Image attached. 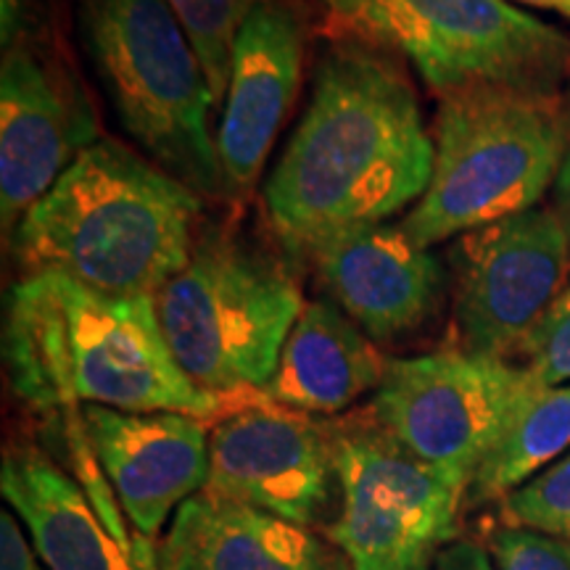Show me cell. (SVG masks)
<instances>
[{
	"label": "cell",
	"instance_id": "3957f363",
	"mask_svg": "<svg viewBox=\"0 0 570 570\" xmlns=\"http://www.w3.org/2000/svg\"><path fill=\"white\" fill-rule=\"evenodd\" d=\"M202 196L114 140L71 161L17 227L30 275H63L111 296H156L196 248Z\"/></svg>",
	"mask_w": 570,
	"mask_h": 570
},
{
	"label": "cell",
	"instance_id": "ffe728a7",
	"mask_svg": "<svg viewBox=\"0 0 570 570\" xmlns=\"http://www.w3.org/2000/svg\"><path fill=\"white\" fill-rule=\"evenodd\" d=\"M194 42L214 104L225 101L240 27L259 0H167Z\"/></svg>",
	"mask_w": 570,
	"mask_h": 570
},
{
	"label": "cell",
	"instance_id": "44dd1931",
	"mask_svg": "<svg viewBox=\"0 0 570 570\" xmlns=\"http://www.w3.org/2000/svg\"><path fill=\"white\" fill-rule=\"evenodd\" d=\"M504 525L570 541V452L499 502Z\"/></svg>",
	"mask_w": 570,
	"mask_h": 570
},
{
	"label": "cell",
	"instance_id": "30bf717a",
	"mask_svg": "<svg viewBox=\"0 0 570 570\" xmlns=\"http://www.w3.org/2000/svg\"><path fill=\"white\" fill-rule=\"evenodd\" d=\"M77 479L32 444L6 449L0 491L48 570H159L156 541L127 523L90 441H71Z\"/></svg>",
	"mask_w": 570,
	"mask_h": 570
},
{
	"label": "cell",
	"instance_id": "4fadbf2b",
	"mask_svg": "<svg viewBox=\"0 0 570 570\" xmlns=\"http://www.w3.org/2000/svg\"><path fill=\"white\" fill-rule=\"evenodd\" d=\"M88 98L30 46H11L0 69V217L19 227L71 161L96 142Z\"/></svg>",
	"mask_w": 570,
	"mask_h": 570
},
{
	"label": "cell",
	"instance_id": "7a4b0ae2",
	"mask_svg": "<svg viewBox=\"0 0 570 570\" xmlns=\"http://www.w3.org/2000/svg\"><path fill=\"white\" fill-rule=\"evenodd\" d=\"M11 383L40 412L98 404L214 417L225 399L177 365L154 296H111L63 275H27L6 306Z\"/></svg>",
	"mask_w": 570,
	"mask_h": 570
},
{
	"label": "cell",
	"instance_id": "8992f818",
	"mask_svg": "<svg viewBox=\"0 0 570 570\" xmlns=\"http://www.w3.org/2000/svg\"><path fill=\"white\" fill-rule=\"evenodd\" d=\"M82 35L119 122L164 173L225 196L209 80L167 0H82Z\"/></svg>",
	"mask_w": 570,
	"mask_h": 570
},
{
	"label": "cell",
	"instance_id": "277c9868",
	"mask_svg": "<svg viewBox=\"0 0 570 570\" xmlns=\"http://www.w3.org/2000/svg\"><path fill=\"white\" fill-rule=\"evenodd\" d=\"M570 146L560 92L465 88L441 96L433 175L402 227L431 248L544 198Z\"/></svg>",
	"mask_w": 570,
	"mask_h": 570
},
{
	"label": "cell",
	"instance_id": "d6986e66",
	"mask_svg": "<svg viewBox=\"0 0 570 570\" xmlns=\"http://www.w3.org/2000/svg\"><path fill=\"white\" fill-rule=\"evenodd\" d=\"M570 452V383L541 386L525 399L468 487L470 504L502 502L510 491Z\"/></svg>",
	"mask_w": 570,
	"mask_h": 570
},
{
	"label": "cell",
	"instance_id": "8fae6325",
	"mask_svg": "<svg viewBox=\"0 0 570 570\" xmlns=\"http://www.w3.org/2000/svg\"><path fill=\"white\" fill-rule=\"evenodd\" d=\"M417 30L412 56L439 96L465 88L560 92L570 38L508 0H399Z\"/></svg>",
	"mask_w": 570,
	"mask_h": 570
},
{
	"label": "cell",
	"instance_id": "2e32d148",
	"mask_svg": "<svg viewBox=\"0 0 570 570\" xmlns=\"http://www.w3.org/2000/svg\"><path fill=\"white\" fill-rule=\"evenodd\" d=\"M304 63V30L281 0H259L233 51L217 156L225 196H246L294 104Z\"/></svg>",
	"mask_w": 570,
	"mask_h": 570
},
{
	"label": "cell",
	"instance_id": "cb8c5ba5",
	"mask_svg": "<svg viewBox=\"0 0 570 570\" xmlns=\"http://www.w3.org/2000/svg\"><path fill=\"white\" fill-rule=\"evenodd\" d=\"M487 550L497 570H570V541L531 529L497 525Z\"/></svg>",
	"mask_w": 570,
	"mask_h": 570
},
{
	"label": "cell",
	"instance_id": "5bb4252c",
	"mask_svg": "<svg viewBox=\"0 0 570 570\" xmlns=\"http://www.w3.org/2000/svg\"><path fill=\"white\" fill-rule=\"evenodd\" d=\"M82 428L135 533L156 539L209 481V431L183 412H122L82 404Z\"/></svg>",
	"mask_w": 570,
	"mask_h": 570
},
{
	"label": "cell",
	"instance_id": "7c38bea8",
	"mask_svg": "<svg viewBox=\"0 0 570 570\" xmlns=\"http://www.w3.org/2000/svg\"><path fill=\"white\" fill-rule=\"evenodd\" d=\"M204 491L325 531L341 502L331 431L269 402L227 412L209 433Z\"/></svg>",
	"mask_w": 570,
	"mask_h": 570
},
{
	"label": "cell",
	"instance_id": "52a82bcc",
	"mask_svg": "<svg viewBox=\"0 0 570 570\" xmlns=\"http://www.w3.org/2000/svg\"><path fill=\"white\" fill-rule=\"evenodd\" d=\"M341 502L323 531L352 570H431L458 541L465 483L425 465L373 417L327 425Z\"/></svg>",
	"mask_w": 570,
	"mask_h": 570
},
{
	"label": "cell",
	"instance_id": "484cf974",
	"mask_svg": "<svg viewBox=\"0 0 570 570\" xmlns=\"http://www.w3.org/2000/svg\"><path fill=\"white\" fill-rule=\"evenodd\" d=\"M431 570H497V566L487 547L458 539L439 552Z\"/></svg>",
	"mask_w": 570,
	"mask_h": 570
},
{
	"label": "cell",
	"instance_id": "d4e9b609",
	"mask_svg": "<svg viewBox=\"0 0 570 570\" xmlns=\"http://www.w3.org/2000/svg\"><path fill=\"white\" fill-rule=\"evenodd\" d=\"M0 570H48L13 512H0Z\"/></svg>",
	"mask_w": 570,
	"mask_h": 570
},
{
	"label": "cell",
	"instance_id": "6da1fadb",
	"mask_svg": "<svg viewBox=\"0 0 570 570\" xmlns=\"http://www.w3.org/2000/svg\"><path fill=\"white\" fill-rule=\"evenodd\" d=\"M433 138L404 71L365 42L325 51L312 101L265 185L267 217L291 252L377 225L420 202Z\"/></svg>",
	"mask_w": 570,
	"mask_h": 570
},
{
	"label": "cell",
	"instance_id": "603a6c76",
	"mask_svg": "<svg viewBox=\"0 0 570 570\" xmlns=\"http://www.w3.org/2000/svg\"><path fill=\"white\" fill-rule=\"evenodd\" d=\"M520 356L539 386L570 383V283L533 331Z\"/></svg>",
	"mask_w": 570,
	"mask_h": 570
},
{
	"label": "cell",
	"instance_id": "4316f807",
	"mask_svg": "<svg viewBox=\"0 0 570 570\" xmlns=\"http://www.w3.org/2000/svg\"><path fill=\"white\" fill-rule=\"evenodd\" d=\"M568 104H570V90H568ZM554 209L560 212V217L566 219V225L570 227V146H568L566 161H562L558 183H554Z\"/></svg>",
	"mask_w": 570,
	"mask_h": 570
},
{
	"label": "cell",
	"instance_id": "5b68a950",
	"mask_svg": "<svg viewBox=\"0 0 570 570\" xmlns=\"http://www.w3.org/2000/svg\"><path fill=\"white\" fill-rule=\"evenodd\" d=\"M154 298L177 365L219 399L267 386L306 306L288 265L227 233L204 235Z\"/></svg>",
	"mask_w": 570,
	"mask_h": 570
},
{
	"label": "cell",
	"instance_id": "ac0fdd59",
	"mask_svg": "<svg viewBox=\"0 0 570 570\" xmlns=\"http://www.w3.org/2000/svg\"><path fill=\"white\" fill-rule=\"evenodd\" d=\"M386 362L373 338L331 302H309L285 341L275 375L259 391L298 415H338L381 386Z\"/></svg>",
	"mask_w": 570,
	"mask_h": 570
},
{
	"label": "cell",
	"instance_id": "9a60e30c",
	"mask_svg": "<svg viewBox=\"0 0 570 570\" xmlns=\"http://www.w3.org/2000/svg\"><path fill=\"white\" fill-rule=\"evenodd\" d=\"M306 259L333 302L373 341L410 336L436 315L446 273L402 225H362L317 238Z\"/></svg>",
	"mask_w": 570,
	"mask_h": 570
},
{
	"label": "cell",
	"instance_id": "e0dca14e",
	"mask_svg": "<svg viewBox=\"0 0 570 570\" xmlns=\"http://www.w3.org/2000/svg\"><path fill=\"white\" fill-rule=\"evenodd\" d=\"M159 570H352L325 533L209 491L190 497L156 541Z\"/></svg>",
	"mask_w": 570,
	"mask_h": 570
},
{
	"label": "cell",
	"instance_id": "83f0119b",
	"mask_svg": "<svg viewBox=\"0 0 570 570\" xmlns=\"http://www.w3.org/2000/svg\"><path fill=\"white\" fill-rule=\"evenodd\" d=\"M515 3L531 6V9H539V11H552L558 13V17L570 21V0H515Z\"/></svg>",
	"mask_w": 570,
	"mask_h": 570
},
{
	"label": "cell",
	"instance_id": "ba28073f",
	"mask_svg": "<svg viewBox=\"0 0 570 570\" xmlns=\"http://www.w3.org/2000/svg\"><path fill=\"white\" fill-rule=\"evenodd\" d=\"M541 386L523 365L468 352L389 360L370 417L425 465L470 487L525 399Z\"/></svg>",
	"mask_w": 570,
	"mask_h": 570
},
{
	"label": "cell",
	"instance_id": "9c48e42d",
	"mask_svg": "<svg viewBox=\"0 0 570 570\" xmlns=\"http://www.w3.org/2000/svg\"><path fill=\"white\" fill-rule=\"evenodd\" d=\"M449 262L460 352L512 362L568 285L570 227L533 206L460 235Z\"/></svg>",
	"mask_w": 570,
	"mask_h": 570
},
{
	"label": "cell",
	"instance_id": "7402d4cb",
	"mask_svg": "<svg viewBox=\"0 0 570 570\" xmlns=\"http://www.w3.org/2000/svg\"><path fill=\"white\" fill-rule=\"evenodd\" d=\"M312 3L323 6L375 46L394 48L410 59L417 51V30L399 0H312Z\"/></svg>",
	"mask_w": 570,
	"mask_h": 570
}]
</instances>
